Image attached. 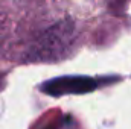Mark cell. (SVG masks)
Instances as JSON below:
<instances>
[{
	"mask_svg": "<svg viewBox=\"0 0 131 129\" xmlns=\"http://www.w3.org/2000/svg\"><path fill=\"white\" fill-rule=\"evenodd\" d=\"M96 82L87 76H63L55 78L41 85V91L53 97L66 94H84L96 88Z\"/></svg>",
	"mask_w": 131,
	"mask_h": 129,
	"instance_id": "6da1fadb",
	"label": "cell"
}]
</instances>
